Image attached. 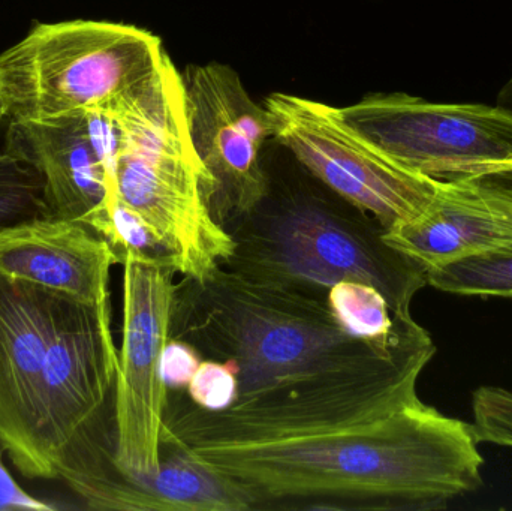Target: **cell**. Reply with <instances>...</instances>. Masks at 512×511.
<instances>
[{
    "instance_id": "1",
    "label": "cell",
    "mask_w": 512,
    "mask_h": 511,
    "mask_svg": "<svg viewBox=\"0 0 512 511\" xmlns=\"http://www.w3.org/2000/svg\"><path fill=\"white\" fill-rule=\"evenodd\" d=\"M435 344L378 371L204 410L170 390L161 441L233 483L251 510H445L483 486L472 423L417 393Z\"/></svg>"
},
{
    "instance_id": "2",
    "label": "cell",
    "mask_w": 512,
    "mask_h": 511,
    "mask_svg": "<svg viewBox=\"0 0 512 511\" xmlns=\"http://www.w3.org/2000/svg\"><path fill=\"white\" fill-rule=\"evenodd\" d=\"M171 338L203 359L228 363L237 375V401L369 374L433 345L420 324L393 341L357 338L334 317L327 294L252 281L224 267L176 284Z\"/></svg>"
},
{
    "instance_id": "3",
    "label": "cell",
    "mask_w": 512,
    "mask_h": 511,
    "mask_svg": "<svg viewBox=\"0 0 512 511\" xmlns=\"http://www.w3.org/2000/svg\"><path fill=\"white\" fill-rule=\"evenodd\" d=\"M271 146L261 200L224 224L234 252L221 267L319 294L340 281L364 282L397 318H412V300L427 285L423 267L385 242L378 219L331 191L274 138Z\"/></svg>"
},
{
    "instance_id": "4",
    "label": "cell",
    "mask_w": 512,
    "mask_h": 511,
    "mask_svg": "<svg viewBox=\"0 0 512 511\" xmlns=\"http://www.w3.org/2000/svg\"><path fill=\"white\" fill-rule=\"evenodd\" d=\"M117 198L155 231L183 278L212 275L234 252L213 210L215 182L192 143L182 74L170 56L116 110Z\"/></svg>"
},
{
    "instance_id": "5",
    "label": "cell",
    "mask_w": 512,
    "mask_h": 511,
    "mask_svg": "<svg viewBox=\"0 0 512 511\" xmlns=\"http://www.w3.org/2000/svg\"><path fill=\"white\" fill-rule=\"evenodd\" d=\"M159 36L126 24H38L0 54L6 122H47L111 113L164 62Z\"/></svg>"
},
{
    "instance_id": "6",
    "label": "cell",
    "mask_w": 512,
    "mask_h": 511,
    "mask_svg": "<svg viewBox=\"0 0 512 511\" xmlns=\"http://www.w3.org/2000/svg\"><path fill=\"white\" fill-rule=\"evenodd\" d=\"M117 365L111 308L65 297L42 384L39 440L51 480L72 486L114 449Z\"/></svg>"
},
{
    "instance_id": "7",
    "label": "cell",
    "mask_w": 512,
    "mask_h": 511,
    "mask_svg": "<svg viewBox=\"0 0 512 511\" xmlns=\"http://www.w3.org/2000/svg\"><path fill=\"white\" fill-rule=\"evenodd\" d=\"M331 113L406 170L436 180L480 176L512 158V114L498 105L378 93Z\"/></svg>"
},
{
    "instance_id": "8",
    "label": "cell",
    "mask_w": 512,
    "mask_h": 511,
    "mask_svg": "<svg viewBox=\"0 0 512 511\" xmlns=\"http://www.w3.org/2000/svg\"><path fill=\"white\" fill-rule=\"evenodd\" d=\"M123 327L114 389V462L128 476L161 468L167 384L162 354L171 338L174 270L155 261L126 257Z\"/></svg>"
},
{
    "instance_id": "9",
    "label": "cell",
    "mask_w": 512,
    "mask_h": 511,
    "mask_svg": "<svg viewBox=\"0 0 512 511\" xmlns=\"http://www.w3.org/2000/svg\"><path fill=\"white\" fill-rule=\"evenodd\" d=\"M264 107L273 138L331 191L370 213L388 230L420 215L438 180L406 170L340 122L330 105L273 93Z\"/></svg>"
},
{
    "instance_id": "10",
    "label": "cell",
    "mask_w": 512,
    "mask_h": 511,
    "mask_svg": "<svg viewBox=\"0 0 512 511\" xmlns=\"http://www.w3.org/2000/svg\"><path fill=\"white\" fill-rule=\"evenodd\" d=\"M182 80L192 143L212 174L213 210L224 225L264 195V149L273 138V117L231 66L189 65Z\"/></svg>"
},
{
    "instance_id": "11",
    "label": "cell",
    "mask_w": 512,
    "mask_h": 511,
    "mask_svg": "<svg viewBox=\"0 0 512 511\" xmlns=\"http://www.w3.org/2000/svg\"><path fill=\"white\" fill-rule=\"evenodd\" d=\"M63 299L0 275V450L29 480H51L39 440L42 384Z\"/></svg>"
},
{
    "instance_id": "12",
    "label": "cell",
    "mask_w": 512,
    "mask_h": 511,
    "mask_svg": "<svg viewBox=\"0 0 512 511\" xmlns=\"http://www.w3.org/2000/svg\"><path fill=\"white\" fill-rule=\"evenodd\" d=\"M107 240L80 221L39 216L0 230V275L75 302L111 308Z\"/></svg>"
},
{
    "instance_id": "13",
    "label": "cell",
    "mask_w": 512,
    "mask_h": 511,
    "mask_svg": "<svg viewBox=\"0 0 512 511\" xmlns=\"http://www.w3.org/2000/svg\"><path fill=\"white\" fill-rule=\"evenodd\" d=\"M384 240L424 272L512 246V195L474 177L438 180L429 206L384 231Z\"/></svg>"
},
{
    "instance_id": "14",
    "label": "cell",
    "mask_w": 512,
    "mask_h": 511,
    "mask_svg": "<svg viewBox=\"0 0 512 511\" xmlns=\"http://www.w3.org/2000/svg\"><path fill=\"white\" fill-rule=\"evenodd\" d=\"M5 150L41 173L51 216L81 221L104 201L117 200L113 167L86 114L9 123Z\"/></svg>"
},
{
    "instance_id": "15",
    "label": "cell",
    "mask_w": 512,
    "mask_h": 511,
    "mask_svg": "<svg viewBox=\"0 0 512 511\" xmlns=\"http://www.w3.org/2000/svg\"><path fill=\"white\" fill-rule=\"evenodd\" d=\"M327 303L346 332L367 341H393L418 324L414 318H397L384 294L360 281L337 282L328 290Z\"/></svg>"
},
{
    "instance_id": "16",
    "label": "cell",
    "mask_w": 512,
    "mask_h": 511,
    "mask_svg": "<svg viewBox=\"0 0 512 511\" xmlns=\"http://www.w3.org/2000/svg\"><path fill=\"white\" fill-rule=\"evenodd\" d=\"M426 278L445 293L512 299V246L444 264Z\"/></svg>"
},
{
    "instance_id": "17",
    "label": "cell",
    "mask_w": 512,
    "mask_h": 511,
    "mask_svg": "<svg viewBox=\"0 0 512 511\" xmlns=\"http://www.w3.org/2000/svg\"><path fill=\"white\" fill-rule=\"evenodd\" d=\"M6 122L0 111V125ZM51 216L41 173L23 159L0 152V230L27 219Z\"/></svg>"
},
{
    "instance_id": "18",
    "label": "cell",
    "mask_w": 512,
    "mask_h": 511,
    "mask_svg": "<svg viewBox=\"0 0 512 511\" xmlns=\"http://www.w3.org/2000/svg\"><path fill=\"white\" fill-rule=\"evenodd\" d=\"M475 437L478 443L496 444L512 449V392L486 386L472 396Z\"/></svg>"
},
{
    "instance_id": "19",
    "label": "cell",
    "mask_w": 512,
    "mask_h": 511,
    "mask_svg": "<svg viewBox=\"0 0 512 511\" xmlns=\"http://www.w3.org/2000/svg\"><path fill=\"white\" fill-rule=\"evenodd\" d=\"M185 390L204 410H227L237 401L236 371L228 363L204 359Z\"/></svg>"
},
{
    "instance_id": "20",
    "label": "cell",
    "mask_w": 512,
    "mask_h": 511,
    "mask_svg": "<svg viewBox=\"0 0 512 511\" xmlns=\"http://www.w3.org/2000/svg\"><path fill=\"white\" fill-rule=\"evenodd\" d=\"M203 360L192 345L170 338L161 362L162 378L168 390L186 389Z\"/></svg>"
},
{
    "instance_id": "21",
    "label": "cell",
    "mask_w": 512,
    "mask_h": 511,
    "mask_svg": "<svg viewBox=\"0 0 512 511\" xmlns=\"http://www.w3.org/2000/svg\"><path fill=\"white\" fill-rule=\"evenodd\" d=\"M5 455L0 450V511L11 510H53L50 504L27 494L6 468Z\"/></svg>"
},
{
    "instance_id": "22",
    "label": "cell",
    "mask_w": 512,
    "mask_h": 511,
    "mask_svg": "<svg viewBox=\"0 0 512 511\" xmlns=\"http://www.w3.org/2000/svg\"><path fill=\"white\" fill-rule=\"evenodd\" d=\"M474 179L512 195V158L501 162V164L493 165L480 176H475Z\"/></svg>"
},
{
    "instance_id": "23",
    "label": "cell",
    "mask_w": 512,
    "mask_h": 511,
    "mask_svg": "<svg viewBox=\"0 0 512 511\" xmlns=\"http://www.w3.org/2000/svg\"><path fill=\"white\" fill-rule=\"evenodd\" d=\"M496 105L512 114V77L510 81L502 87L501 93H499L498 96V104Z\"/></svg>"
}]
</instances>
